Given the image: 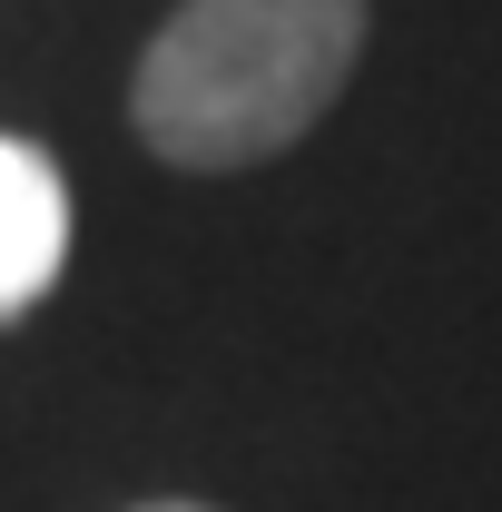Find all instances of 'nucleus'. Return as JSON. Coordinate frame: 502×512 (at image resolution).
Wrapping results in <instances>:
<instances>
[{
	"instance_id": "nucleus-1",
	"label": "nucleus",
	"mask_w": 502,
	"mask_h": 512,
	"mask_svg": "<svg viewBox=\"0 0 502 512\" xmlns=\"http://www.w3.org/2000/svg\"><path fill=\"white\" fill-rule=\"evenodd\" d=\"M365 0H178L128 69V128L197 178L266 168L345 99Z\"/></svg>"
},
{
	"instance_id": "nucleus-2",
	"label": "nucleus",
	"mask_w": 502,
	"mask_h": 512,
	"mask_svg": "<svg viewBox=\"0 0 502 512\" xmlns=\"http://www.w3.org/2000/svg\"><path fill=\"white\" fill-rule=\"evenodd\" d=\"M69 266V178L50 148L0 138V325L30 316Z\"/></svg>"
},
{
	"instance_id": "nucleus-3",
	"label": "nucleus",
	"mask_w": 502,
	"mask_h": 512,
	"mask_svg": "<svg viewBox=\"0 0 502 512\" xmlns=\"http://www.w3.org/2000/svg\"><path fill=\"white\" fill-rule=\"evenodd\" d=\"M128 512H217V503H128Z\"/></svg>"
}]
</instances>
